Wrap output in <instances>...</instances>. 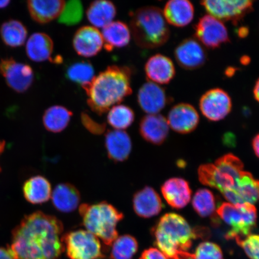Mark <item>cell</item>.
Instances as JSON below:
<instances>
[{
  "mask_svg": "<svg viewBox=\"0 0 259 259\" xmlns=\"http://www.w3.org/2000/svg\"><path fill=\"white\" fill-rule=\"evenodd\" d=\"M132 203L136 214L142 218L149 219L156 216L163 208L159 194L149 186L136 192Z\"/></svg>",
  "mask_w": 259,
  "mask_h": 259,
  "instance_id": "d6986e66",
  "label": "cell"
},
{
  "mask_svg": "<svg viewBox=\"0 0 259 259\" xmlns=\"http://www.w3.org/2000/svg\"><path fill=\"white\" fill-rule=\"evenodd\" d=\"M148 81L157 84H167L176 75V68L169 57L162 54L151 57L145 66Z\"/></svg>",
  "mask_w": 259,
  "mask_h": 259,
  "instance_id": "44dd1931",
  "label": "cell"
},
{
  "mask_svg": "<svg viewBox=\"0 0 259 259\" xmlns=\"http://www.w3.org/2000/svg\"><path fill=\"white\" fill-rule=\"evenodd\" d=\"M102 35L106 50L124 48L131 39V31L128 25L121 21H113L103 28Z\"/></svg>",
  "mask_w": 259,
  "mask_h": 259,
  "instance_id": "4316f807",
  "label": "cell"
},
{
  "mask_svg": "<svg viewBox=\"0 0 259 259\" xmlns=\"http://www.w3.org/2000/svg\"><path fill=\"white\" fill-rule=\"evenodd\" d=\"M175 57L183 69L194 70L205 64L207 55L205 49L198 41L189 38L178 45L175 50Z\"/></svg>",
  "mask_w": 259,
  "mask_h": 259,
  "instance_id": "5bb4252c",
  "label": "cell"
},
{
  "mask_svg": "<svg viewBox=\"0 0 259 259\" xmlns=\"http://www.w3.org/2000/svg\"><path fill=\"white\" fill-rule=\"evenodd\" d=\"M139 259H167V258L158 249L152 247L142 252Z\"/></svg>",
  "mask_w": 259,
  "mask_h": 259,
  "instance_id": "f35d334b",
  "label": "cell"
},
{
  "mask_svg": "<svg viewBox=\"0 0 259 259\" xmlns=\"http://www.w3.org/2000/svg\"><path fill=\"white\" fill-rule=\"evenodd\" d=\"M196 40L208 49H217L230 42L228 29L223 22L209 14L194 26Z\"/></svg>",
  "mask_w": 259,
  "mask_h": 259,
  "instance_id": "30bf717a",
  "label": "cell"
},
{
  "mask_svg": "<svg viewBox=\"0 0 259 259\" xmlns=\"http://www.w3.org/2000/svg\"><path fill=\"white\" fill-rule=\"evenodd\" d=\"M52 201L58 211L69 213L75 210L80 202L79 190L72 184H58L52 194Z\"/></svg>",
  "mask_w": 259,
  "mask_h": 259,
  "instance_id": "d4e9b609",
  "label": "cell"
},
{
  "mask_svg": "<svg viewBox=\"0 0 259 259\" xmlns=\"http://www.w3.org/2000/svg\"><path fill=\"white\" fill-rule=\"evenodd\" d=\"M135 112L130 107L124 105L113 106L108 111L107 121L115 130L124 131L134 122Z\"/></svg>",
  "mask_w": 259,
  "mask_h": 259,
  "instance_id": "836d02e7",
  "label": "cell"
},
{
  "mask_svg": "<svg viewBox=\"0 0 259 259\" xmlns=\"http://www.w3.org/2000/svg\"><path fill=\"white\" fill-rule=\"evenodd\" d=\"M104 45L101 32L92 26H83L77 30L73 38V47L79 56L95 57Z\"/></svg>",
  "mask_w": 259,
  "mask_h": 259,
  "instance_id": "9a60e30c",
  "label": "cell"
},
{
  "mask_svg": "<svg viewBox=\"0 0 259 259\" xmlns=\"http://www.w3.org/2000/svg\"><path fill=\"white\" fill-rule=\"evenodd\" d=\"M154 244L167 259H193L190 252L193 242L206 234L193 229L186 220L177 213H168L151 229Z\"/></svg>",
  "mask_w": 259,
  "mask_h": 259,
  "instance_id": "3957f363",
  "label": "cell"
},
{
  "mask_svg": "<svg viewBox=\"0 0 259 259\" xmlns=\"http://www.w3.org/2000/svg\"><path fill=\"white\" fill-rule=\"evenodd\" d=\"M105 147L110 159L122 162L127 160L131 153L132 142L127 132L113 130L106 134Z\"/></svg>",
  "mask_w": 259,
  "mask_h": 259,
  "instance_id": "7402d4cb",
  "label": "cell"
},
{
  "mask_svg": "<svg viewBox=\"0 0 259 259\" xmlns=\"http://www.w3.org/2000/svg\"><path fill=\"white\" fill-rule=\"evenodd\" d=\"M232 102L228 93L221 89H213L202 95L199 101L200 111L209 121L222 120L232 111Z\"/></svg>",
  "mask_w": 259,
  "mask_h": 259,
  "instance_id": "7c38bea8",
  "label": "cell"
},
{
  "mask_svg": "<svg viewBox=\"0 0 259 259\" xmlns=\"http://www.w3.org/2000/svg\"><path fill=\"white\" fill-rule=\"evenodd\" d=\"M250 58H249L248 57H246V56L243 57L241 58V63L244 65L248 64L249 63H250Z\"/></svg>",
  "mask_w": 259,
  "mask_h": 259,
  "instance_id": "7dc6e473",
  "label": "cell"
},
{
  "mask_svg": "<svg viewBox=\"0 0 259 259\" xmlns=\"http://www.w3.org/2000/svg\"><path fill=\"white\" fill-rule=\"evenodd\" d=\"M24 197L27 201L32 204L47 202L51 196V186L49 181L44 177L37 176L31 177L24 184Z\"/></svg>",
  "mask_w": 259,
  "mask_h": 259,
  "instance_id": "f1b7e54d",
  "label": "cell"
},
{
  "mask_svg": "<svg viewBox=\"0 0 259 259\" xmlns=\"http://www.w3.org/2000/svg\"><path fill=\"white\" fill-rule=\"evenodd\" d=\"M244 171V164L232 154L223 155L214 163L202 164L198 169L200 182L222 193L234 187Z\"/></svg>",
  "mask_w": 259,
  "mask_h": 259,
  "instance_id": "8992f818",
  "label": "cell"
},
{
  "mask_svg": "<svg viewBox=\"0 0 259 259\" xmlns=\"http://www.w3.org/2000/svg\"><path fill=\"white\" fill-rule=\"evenodd\" d=\"M169 132V126L167 119L158 113L144 116L139 124V132L142 137L153 145L163 144Z\"/></svg>",
  "mask_w": 259,
  "mask_h": 259,
  "instance_id": "ac0fdd59",
  "label": "cell"
},
{
  "mask_svg": "<svg viewBox=\"0 0 259 259\" xmlns=\"http://www.w3.org/2000/svg\"><path fill=\"white\" fill-rule=\"evenodd\" d=\"M5 147V142L4 141H0V154L4 151ZM0 171H1V167H0Z\"/></svg>",
  "mask_w": 259,
  "mask_h": 259,
  "instance_id": "c3c4849f",
  "label": "cell"
},
{
  "mask_svg": "<svg viewBox=\"0 0 259 259\" xmlns=\"http://www.w3.org/2000/svg\"><path fill=\"white\" fill-rule=\"evenodd\" d=\"M83 9L82 3L77 0L68 2L64 9L58 22L66 25H74L79 24L83 18Z\"/></svg>",
  "mask_w": 259,
  "mask_h": 259,
  "instance_id": "d590c367",
  "label": "cell"
},
{
  "mask_svg": "<svg viewBox=\"0 0 259 259\" xmlns=\"http://www.w3.org/2000/svg\"><path fill=\"white\" fill-rule=\"evenodd\" d=\"M168 124L175 132L187 134L195 130L199 122V115L196 109L188 103L175 105L168 113Z\"/></svg>",
  "mask_w": 259,
  "mask_h": 259,
  "instance_id": "2e32d148",
  "label": "cell"
},
{
  "mask_svg": "<svg viewBox=\"0 0 259 259\" xmlns=\"http://www.w3.org/2000/svg\"><path fill=\"white\" fill-rule=\"evenodd\" d=\"M161 193L169 205L175 209H182L187 205L192 197V190L185 180L170 178L161 187Z\"/></svg>",
  "mask_w": 259,
  "mask_h": 259,
  "instance_id": "ffe728a7",
  "label": "cell"
},
{
  "mask_svg": "<svg viewBox=\"0 0 259 259\" xmlns=\"http://www.w3.org/2000/svg\"><path fill=\"white\" fill-rule=\"evenodd\" d=\"M209 15L220 21H231L234 25L253 11V2L249 0L223 1L207 0L200 2Z\"/></svg>",
  "mask_w": 259,
  "mask_h": 259,
  "instance_id": "9c48e42d",
  "label": "cell"
},
{
  "mask_svg": "<svg viewBox=\"0 0 259 259\" xmlns=\"http://www.w3.org/2000/svg\"><path fill=\"white\" fill-rule=\"evenodd\" d=\"M110 259H133L138 250V242L134 236H118L112 243Z\"/></svg>",
  "mask_w": 259,
  "mask_h": 259,
  "instance_id": "d6a6232c",
  "label": "cell"
},
{
  "mask_svg": "<svg viewBox=\"0 0 259 259\" xmlns=\"http://www.w3.org/2000/svg\"><path fill=\"white\" fill-rule=\"evenodd\" d=\"M0 74L4 77L10 88L19 93L27 92L34 81V72L31 67L18 62L12 58L0 61Z\"/></svg>",
  "mask_w": 259,
  "mask_h": 259,
  "instance_id": "8fae6325",
  "label": "cell"
},
{
  "mask_svg": "<svg viewBox=\"0 0 259 259\" xmlns=\"http://www.w3.org/2000/svg\"><path fill=\"white\" fill-rule=\"evenodd\" d=\"M10 3H11V1H8V0H4V1H0V9H4L9 5Z\"/></svg>",
  "mask_w": 259,
  "mask_h": 259,
  "instance_id": "bcb514c9",
  "label": "cell"
},
{
  "mask_svg": "<svg viewBox=\"0 0 259 259\" xmlns=\"http://www.w3.org/2000/svg\"><path fill=\"white\" fill-rule=\"evenodd\" d=\"M192 205L195 211L202 218L214 216L215 199L210 190L206 189L197 190L193 196Z\"/></svg>",
  "mask_w": 259,
  "mask_h": 259,
  "instance_id": "e575fe53",
  "label": "cell"
},
{
  "mask_svg": "<svg viewBox=\"0 0 259 259\" xmlns=\"http://www.w3.org/2000/svg\"><path fill=\"white\" fill-rule=\"evenodd\" d=\"M254 99L259 103V78L255 83L253 89Z\"/></svg>",
  "mask_w": 259,
  "mask_h": 259,
  "instance_id": "ee69618b",
  "label": "cell"
},
{
  "mask_svg": "<svg viewBox=\"0 0 259 259\" xmlns=\"http://www.w3.org/2000/svg\"><path fill=\"white\" fill-rule=\"evenodd\" d=\"M235 72L236 70L234 68L229 67L226 70V74L228 76H232V75H234Z\"/></svg>",
  "mask_w": 259,
  "mask_h": 259,
  "instance_id": "f6af8a7d",
  "label": "cell"
},
{
  "mask_svg": "<svg viewBox=\"0 0 259 259\" xmlns=\"http://www.w3.org/2000/svg\"><path fill=\"white\" fill-rule=\"evenodd\" d=\"M236 242L250 259H259V235H249L242 239H236Z\"/></svg>",
  "mask_w": 259,
  "mask_h": 259,
  "instance_id": "74e56055",
  "label": "cell"
},
{
  "mask_svg": "<svg viewBox=\"0 0 259 259\" xmlns=\"http://www.w3.org/2000/svg\"><path fill=\"white\" fill-rule=\"evenodd\" d=\"M82 122L83 124L86 126L92 132H100L105 129V126L103 125L97 124V122H94L88 115L83 113L82 116Z\"/></svg>",
  "mask_w": 259,
  "mask_h": 259,
  "instance_id": "ab89813d",
  "label": "cell"
},
{
  "mask_svg": "<svg viewBox=\"0 0 259 259\" xmlns=\"http://www.w3.org/2000/svg\"><path fill=\"white\" fill-rule=\"evenodd\" d=\"M79 212L82 225L87 231L101 239L106 246H111L118 237L116 227L124 215L107 202L96 204L83 203Z\"/></svg>",
  "mask_w": 259,
  "mask_h": 259,
  "instance_id": "5b68a950",
  "label": "cell"
},
{
  "mask_svg": "<svg viewBox=\"0 0 259 259\" xmlns=\"http://www.w3.org/2000/svg\"><path fill=\"white\" fill-rule=\"evenodd\" d=\"M27 34L25 26L15 19L5 22L0 27V36L6 46L10 48L22 46L27 40Z\"/></svg>",
  "mask_w": 259,
  "mask_h": 259,
  "instance_id": "f546056e",
  "label": "cell"
},
{
  "mask_svg": "<svg viewBox=\"0 0 259 259\" xmlns=\"http://www.w3.org/2000/svg\"><path fill=\"white\" fill-rule=\"evenodd\" d=\"M217 213L226 225L231 227L226 235L228 239L244 238L250 235L256 226L257 209L250 203H223Z\"/></svg>",
  "mask_w": 259,
  "mask_h": 259,
  "instance_id": "52a82bcc",
  "label": "cell"
},
{
  "mask_svg": "<svg viewBox=\"0 0 259 259\" xmlns=\"http://www.w3.org/2000/svg\"><path fill=\"white\" fill-rule=\"evenodd\" d=\"M222 194L231 203L254 205L259 198V180L251 173L243 171L236 185Z\"/></svg>",
  "mask_w": 259,
  "mask_h": 259,
  "instance_id": "4fadbf2b",
  "label": "cell"
},
{
  "mask_svg": "<svg viewBox=\"0 0 259 259\" xmlns=\"http://www.w3.org/2000/svg\"><path fill=\"white\" fill-rule=\"evenodd\" d=\"M95 69L89 61H79L70 64L67 67L66 76L72 82L79 84L81 87L88 85L94 79Z\"/></svg>",
  "mask_w": 259,
  "mask_h": 259,
  "instance_id": "1f68e13d",
  "label": "cell"
},
{
  "mask_svg": "<svg viewBox=\"0 0 259 259\" xmlns=\"http://www.w3.org/2000/svg\"><path fill=\"white\" fill-rule=\"evenodd\" d=\"M252 146L255 155L259 158V134L252 140Z\"/></svg>",
  "mask_w": 259,
  "mask_h": 259,
  "instance_id": "b9f144b4",
  "label": "cell"
},
{
  "mask_svg": "<svg viewBox=\"0 0 259 259\" xmlns=\"http://www.w3.org/2000/svg\"><path fill=\"white\" fill-rule=\"evenodd\" d=\"M165 90L158 84L148 81L139 89L138 102L143 111L150 114H158L167 104Z\"/></svg>",
  "mask_w": 259,
  "mask_h": 259,
  "instance_id": "e0dca14e",
  "label": "cell"
},
{
  "mask_svg": "<svg viewBox=\"0 0 259 259\" xmlns=\"http://www.w3.org/2000/svg\"><path fill=\"white\" fill-rule=\"evenodd\" d=\"M0 259H14L9 249L0 248Z\"/></svg>",
  "mask_w": 259,
  "mask_h": 259,
  "instance_id": "60d3db41",
  "label": "cell"
},
{
  "mask_svg": "<svg viewBox=\"0 0 259 259\" xmlns=\"http://www.w3.org/2000/svg\"><path fill=\"white\" fill-rule=\"evenodd\" d=\"M131 31L139 47L155 49L169 40L170 30L163 11L155 6H145L131 15Z\"/></svg>",
  "mask_w": 259,
  "mask_h": 259,
  "instance_id": "277c9868",
  "label": "cell"
},
{
  "mask_svg": "<svg viewBox=\"0 0 259 259\" xmlns=\"http://www.w3.org/2000/svg\"><path fill=\"white\" fill-rule=\"evenodd\" d=\"M64 250L70 259H100L104 257L99 239L89 231L77 230L63 235Z\"/></svg>",
  "mask_w": 259,
  "mask_h": 259,
  "instance_id": "ba28073f",
  "label": "cell"
},
{
  "mask_svg": "<svg viewBox=\"0 0 259 259\" xmlns=\"http://www.w3.org/2000/svg\"><path fill=\"white\" fill-rule=\"evenodd\" d=\"M26 54L35 63L50 60L54 50L53 40L44 32H35L29 37L25 47Z\"/></svg>",
  "mask_w": 259,
  "mask_h": 259,
  "instance_id": "484cf974",
  "label": "cell"
},
{
  "mask_svg": "<svg viewBox=\"0 0 259 259\" xmlns=\"http://www.w3.org/2000/svg\"><path fill=\"white\" fill-rule=\"evenodd\" d=\"M72 115L73 113L64 106H51L44 113V127L48 131L56 134L63 132L69 125Z\"/></svg>",
  "mask_w": 259,
  "mask_h": 259,
  "instance_id": "4dcf8cb0",
  "label": "cell"
},
{
  "mask_svg": "<svg viewBox=\"0 0 259 259\" xmlns=\"http://www.w3.org/2000/svg\"><path fill=\"white\" fill-rule=\"evenodd\" d=\"M131 77L132 71L128 67L113 65L94 77L83 87L91 109L101 115L131 95Z\"/></svg>",
  "mask_w": 259,
  "mask_h": 259,
  "instance_id": "7a4b0ae2",
  "label": "cell"
},
{
  "mask_svg": "<svg viewBox=\"0 0 259 259\" xmlns=\"http://www.w3.org/2000/svg\"><path fill=\"white\" fill-rule=\"evenodd\" d=\"M248 33V28L245 27H241L237 31L238 36L241 38H245V37H247Z\"/></svg>",
  "mask_w": 259,
  "mask_h": 259,
  "instance_id": "7bdbcfd3",
  "label": "cell"
},
{
  "mask_svg": "<svg viewBox=\"0 0 259 259\" xmlns=\"http://www.w3.org/2000/svg\"><path fill=\"white\" fill-rule=\"evenodd\" d=\"M193 259H224L221 248L211 242H203L197 246Z\"/></svg>",
  "mask_w": 259,
  "mask_h": 259,
  "instance_id": "8d00e7d4",
  "label": "cell"
},
{
  "mask_svg": "<svg viewBox=\"0 0 259 259\" xmlns=\"http://www.w3.org/2000/svg\"><path fill=\"white\" fill-rule=\"evenodd\" d=\"M63 231L56 217L35 212L16 227L8 248L14 259H58L64 251Z\"/></svg>",
  "mask_w": 259,
  "mask_h": 259,
  "instance_id": "6da1fadb",
  "label": "cell"
},
{
  "mask_svg": "<svg viewBox=\"0 0 259 259\" xmlns=\"http://www.w3.org/2000/svg\"><path fill=\"white\" fill-rule=\"evenodd\" d=\"M31 17L40 24H46L59 18L66 2L62 0H31L27 2Z\"/></svg>",
  "mask_w": 259,
  "mask_h": 259,
  "instance_id": "603a6c76",
  "label": "cell"
},
{
  "mask_svg": "<svg viewBox=\"0 0 259 259\" xmlns=\"http://www.w3.org/2000/svg\"><path fill=\"white\" fill-rule=\"evenodd\" d=\"M116 15V8L108 0H97L91 3L87 11L88 20L95 28H104L113 22Z\"/></svg>",
  "mask_w": 259,
  "mask_h": 259,
  "instance_id": "83f0119b",
  "label": "cell"
},
{
  "mask_svg": "<svg viewBox=\"0 0 259 259\" xmlns=\"http://www.w3.org/2000/svg\"><path fill=\"white\" fill-rule=\"evenodd\" d=\"M163 13L167 23L183 27L192 21L194 8L188 0H171L165 5Z\"/></svg>",
  "mask_w": 259,
  "mask_h": 259,
  "instance_id": "cb8c5ba5",
  "label": "cell"
}]
</instances>
